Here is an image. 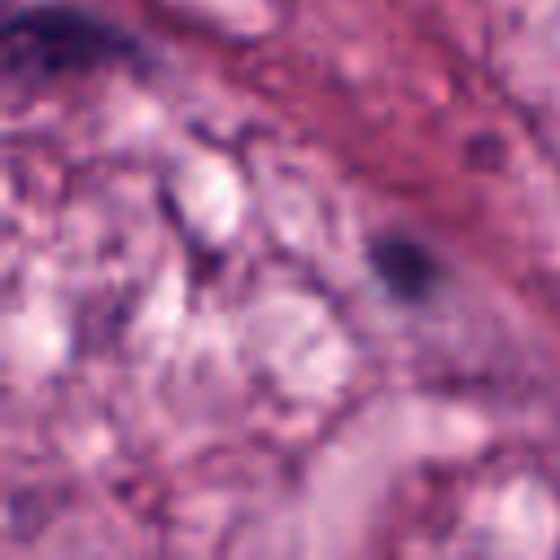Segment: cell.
Segmentation results:
<instances>
[{"label": "cell", "mask_w": 560, "mask_h": 560, "mask_svg": "<svg viewBox=\"0 0 560 560\" xmlns=\"http://www.w3.org/2000/svg\"><path fill=\"white\" fill-rule=\"evenodd\" d=\"M136 57H140V44L122 26L79 4H31V9H18L4 26V70L9 79H22V83L88 74L114 61H136Z\"/></svg>", "instance_id": "6da1fadb"}, {"label": "cell", "mask_w": 560, "mask_h": 560, "mask_svg": "<svg viewBox=\"0 0 560 560\" xmlns=\"http://www.w3.org/2000/svg\"><path fill=\"white\" fill-rule=\"evenodd\" d=\"M372 271L385 284V293L398 302H424L442 284V262L433 258L429 245H420L411 236L372 241Z\"/></svg>", "instance_id": "7a4b0ae2"}]
</instances>
